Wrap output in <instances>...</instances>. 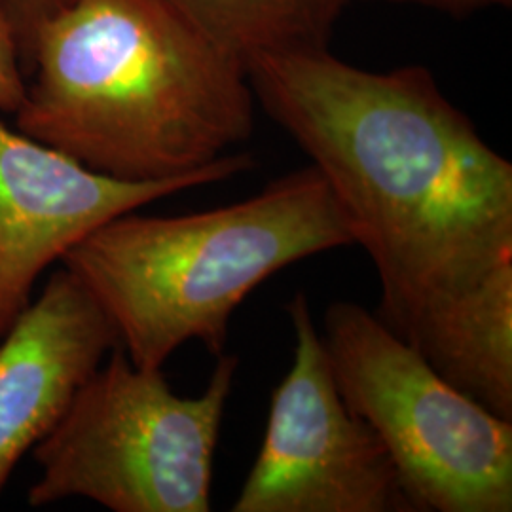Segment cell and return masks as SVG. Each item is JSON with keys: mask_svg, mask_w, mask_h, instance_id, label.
I'll return each instance as SVG.
<instances>
[{"mask_svg": "<svg viewBox=\"0 0 512 512\" xmlns=\"http://www.w3.org/2000/svg\"><path fill=\"white\" fill-rule=\"evenodd\" d=\"M256 101L311 158L380 279L403 336L512 260V165L429 69L365 71L327 48L245 63Z\"/></svg>", "mask_w": 512, "mask_h": 512, "instance_id": "1", "label": "cell"}, {"mask_svg": "<svg viewBox=\"0 0 512 512\" xmlns=\"http://www.w3.org/2000/svg\"><path fill=\"white\" fill-rule=\"evenodd\" d=\"M16 129L97 173H203L255 128L245 63L167 0H63L27 57Z\"/></svg>", "mask_w": 512, "mask_h": 512, "instance_id": "2", "label": "cell"}, {"mask_svg": "<svg viewBox=\"0 0 512 512\" xmlns=\"http://www.w3.org/2000/svg\"><path fill=\"white\" fill-rule=\"evenodd\" d=\"M355 245L346 209L308 165L217 209L105 222L63 256L118 334L129 361L158 370L186 342L222 355L230 319L260 283Z\"/></svg>", "mask_w": 512, "mask_h": 512, "instance_id": "3", "label": "cell"}, {"mask_svg": "<svg viewBox=\"0 0 512 512\" xmlns=\"http://www.w3.org/2000/svg\"><path fill=\"white\" fill-rule=\"evenodd\" d=\"M239 359L219 355L198 397L173 393L162 368H139L114 348L38 442L31 507L86 497L114 512L211 511L220 425Z\"/></svg>", "mask_w": 512, "mask_h": 512, "instance_id": "4", "label": "cell"}, {"mask_svg": "<svg viewBox=\"0 0 512 512\" xmlns=\"http://www.w3.org/2000/svg\"><path fill=\"white\" fill-rule=\"evenodd\" d=\"M321 336L344 401L382 439L418 512L512 511V421L357 302H332Z\"/></svg>", "mask_w": 512, "mask_h": 512, "instance_id": "5", "label": "cell"}, {"mask_svg": "<svg viewBox=\"0 0 512 512\" xmlns=\"http://www.w3.org/2000/svg\"><path fill=\"white\" fill-rule=\"evenodd\" d=\"M285 310L293 365L230 511L418 512L382 439L344 401L308 296L294 294Z\"/></svg>", "mask_w": 512, "mask_h": 512, "instance_id": "6", "label": "cell"}, {"mask_svg": "<svg viewBox=\"0 0 512 512\" xmlns=\"http://www.w3.org/2000/svg\"><path fill=\"white\" fill-rule=\"evenodd\" d=\"M253 167L226 154L211 169L167 181H122L8 128L0 120V338L31 304L42 272L78 241L124 213Z\"/></svg>", "mask_w": 512, "mask_h": 512, "instance_id": "7", "label": "cell"}, {"mask_svg": "<svg viewBox=\"0 0 512 512\" xmlns=\"http://www.w3.org/2000/svg\"><path fill=\"white\" fill-rule=\"evenodd\" d=\"M118 346L109 317L67 268L19 313L0 338V494Z\"/></svg>", "mask_w": 512, "mask_h": 512, "instance_id": "8", "label": "cell"}, {"mask_svg": "<svg viewBox=\"0 0 512 512\" xmlns=\"http://www.w3.org/2000/svg\"><path fill=\"white\" fill-rule=\"evenodd\" d=\"M401 338L444 382L512 421V260L421 313Z\"/></svg>", "mask_w": 512, "mask_h": 512, "instance_id": "9", "label": "cell"}, {"mask_svg": "<svg viewBox=\"0 0 512 512\" xmlns=\"http://www.w3.org/2000/svg\"><path fill=\"white\" fill-rule=\"evenodd\" d=\"M243 63L327 48L349 0H167Z\"/></svg>", "mask_w": 512, "mask_h": 512, "instance_id": "10", "label": "cell"}, {"mask_svg": "<svg viewBox=\"0 0 512 512\" xmlns=\"http://www.w3.org/2000/svg\"><path fill=\"white\" fill-rule=\"evenodd\" d=\"M27 74L19 50L18 35L6 0H0V112L16 114L23 103Z\"/></svg>", "mask_w": 512, "mask_h": 512, "instance_id": "11", "label": "cell"}, {"mask_svg": "<svg viewBox=\"0 0 512 512\" xmlns=\"http://www.w3.org/2000/svg\"><path fill=\"white\" fill-rule=\"evenodd\" d=\"M61 2L63 0H6V8L10 12V18L18 35L19 50H21L25 69H27V57L31 52V44L37 35L38 27Z\"/></svg>", "mask_w": 512, "mask_h": 512, "instance_id": "12", "label": "cell"}, {"mask_svg": "<svg viewBox=\"0 0 512 512\" xmlns=\"http://www.w3.org/2000/svg\"><path fill=\"white\" fill-rule=\"evenodd\" d=\"M410 2H423L442 8H478V6H509L512 0H410Z\"/></svg>", "mask_w": 512, "mask_h": 512, "instance_id": "13", "label": "cell"}]
</instances>
